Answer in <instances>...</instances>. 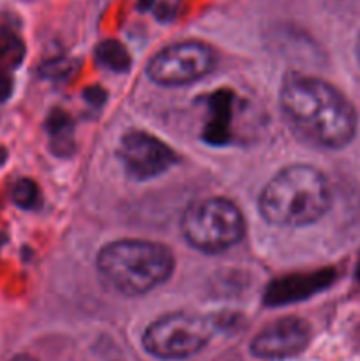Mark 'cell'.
Wrapping results in <instances>:
<instances>
[{
  "label": "cell",
  "instance_id": "603a6c76",
  "mask_svg": "<svg viewBox=\"0 0 360 361\" xmlns=\"http://www.w3.org/2000/svg\"><path fill=\"white\" fill-rule=\"evenodd\" d=\"M4 240H6V238H4V235H2V233H0V247H2V243H4Z\"/></svg>",
  "mask_w": 360,
  "mask_h": 361
},
{
  "label": "cell",
  "instance_id": "2e32d148",
  "mask_svg": "<svg viewBox=\"0 0 360 361\" xmlns=\"http://www.w3.org/2000/svg\"><path fill=\"white\" fill-rule=\"evenodd\" d=\"M11 94H13V80H11L9 74L0 71V102L7 101Z\"/></svg>",
  "mask_w": 360,
  "mask_h": 361
},
{
  "label": "cell",
  "instance_id": "7c38bea8",
  "mask_svg": "<svg viewBox=\"0 0 360 361\" xmlns=\"http://www.w3.org/2000/svg\"><path fill=\"white\" fill-rule=\"evenodd\" d=\"M95 60L113 73H126L131 67V56L126 46L115 39H106L95 48Z\"/></svg>",
  "mask_w": 360,
  "mask_h": 361
},
{
  "label": "cell",
  "instance_id": "5bb4252c",
  "mask_svg": "<svg viewBox=\"0 0 360 361\" xmlns=\"http://www.w3.org/2000/svg\"><path fill=\"white\" fill-rule=\"evenodd\" d=\"M11 200L16 207L23 208V210H34L41 204V192L34 180L30 178H20L14 182L13 189H11Z\"/></svg>",
  "mask_w": 360,
  "mask_h": 361
},
{
  "label": "cell",
  "instance_id": "ac0fdd59",
  "mask_svg": "<svg viewBox=\"0 0 360 361\" xmlns=\"http://www.w3.org/2000/svg\"><path fill=\"white\" fill-rule=\"evenodd\" d=\"M88 92H92V95H87V99H88V101H90V102H94V104H95V102H102V101H104L106 94H104V92H102L99 87L88 88Z\"/></svg>",
  "mask_w": 360,
  "mask_h": 361
},
{
  "label": "cell",
  "instance_id": "9c48e42d",
  "mask_svg": "<svg viewBox=\"0 0 360 361\" xmlns=\"http://www.w3.org/2000/svg\"><path fill=\"white\" fill-rule=\"evenodd\" d=\"M334 281V271L320 270L313 274L289 275V277L277 279L267 288L265 302L268 305H286V303L299 302L307 298L321 289L328 288Z\"/></svg>",
  "mask_w": 360,
  "mask_h": 361
},
{
  "label": "cell",
  "instance_id": "5b68a950",
  "mask_svg": "<svg viewBox=\"0 0 360 361\" xmlns=\"http://www.w3.org/2000/svg\"><path fill=\"white\" fill-rule=\"evenodd\" d=\"M212 323L193 312L164 314L150 323L141 337L145 351L159 360H186L208 344Z\"/></svg>",
  "mask_w": 360,
  "mask_h": 361
},
{
  "label": "cell",
  "instance_id": "3957f363",
  "mask_svg": "<svg viewBox=\"0 0 360 361\" xmlns=\"http://www.w3.org/2000/svg\"><path fill=\"white\" fill-rule=\"evenodd\" d=\"M95 264L115 291L141 296L169 281L175 271V256L159 242L124 238L102 247Z\"/></svg>",
  "mask_w": 360,
  "mask_h": 361
},
{
  "label": "cell",
  "instance_id": "7a4b0ae2",
  "mask_svg": "<svg viewBox=\"0 0 360 361\" xmlns=\"http://www.w3.org/2000/svg\"><path fill=\"white\" fill-rule=\"evenodd\" d=\"M332 192L321 171L293 164L275 173L258 197L260 215L279 228H306L328 212Z\"/></svg>",
  "mask_w": 360,
  "mask_h": 361
},
{
  "label": "cell",
  "instance_id": "ffe728a7",
  "mask_svg": "<svg viewBox=\"0 0 360 361\" xmlns=\"http://www.w3.org/2000/svg\"><path fill=\"white\" fill-rule=\"evenodd\" d=\"M11 361H37V360L32 358V356H28V355H20V356H14Z\"/></svg>",
  "mask_w": 360,
  "mask_h": 361
},
{
  "label": "cell",
  "instance_id": "44dd1931",
  "mask_svg": "<svg viewBox=\"0 0 360 361\" xmlns=\"http://www.w3.org/2000/svg\"><path fill=\"white\" fill-rule=\"evenodd\" d=\"M6 159H7L6 150H4V148H0V164H4V162H6Z\"/></svg>",
  "mask_w": 360,
  "mask_h": 361
},
{
  "label": "cell",
  "instance_id": "4fadbf2b",
  "mask_svg": "<svg viewBox=\"0 0 360 361\" xmlns=\"http://www.w3.org/2000/svg\"><path fill=\"white\" fill-rule=\"evenodd\" d=\"M25 56V44L14 32L0 30V66L4 69H14Z\"/></svg>",
  "mask_w": 360,
  "mask_h": 361
},
{
  "label": "cell",
  "instance_id": "e0dca14e",
  "mask_svg": "<svg viewBox=\"0 0 360 361\" xmlns=\"http://www.w3.org/2000/svg\"><path fill=\"white\" fill-rule=\"evenodd\" d=\"M155 14H157L159 20L164 21V20H169V18L173 16V11H172V7L168 6V4H161V6L155 9Z\"/></svg>",
  "mask_w": 360,
  "mask_h": 361
},
{
  "label": "cell",
  "instance_id": "cb8c5ba5",
  "mask_svg": "<svg viewBox=\"0 0 360 361\" xmlns=\"http://www.w3.org/2000/svg\"><path fill=\"white\" fill-rule=\"evenodd\" d=\"M359 279H360V263H359Z\"/></svg>",
  "mask_w": 360,
  "mask_h": 361
},
{
  "label": "cell",
  "instance_id": "7402d4cb",
  "mask_svg": "<svg viewBox=\"0 0 360 361\" xmlns=\"http://www.w3.org/2000/svg\"><path fill=\"white\" fill-rule=\"evenodd\" d=\"M356 60H359V63H360V35H359V39H356Z\"/></svg>",
  "mask_w": 360,
  "mask_h": 361
},
{
  "label": "cell",
  "instance_id": "ba28073f",
  "mask_svg": "<svg viewBox=\"0 0 360 361\" xmlns=\"http://www.w3.org/2000/svg\"><path fill=\"white\" fill-rule=\"evenodd\" d=\"M311 341L307 321L286 316L267 324L251 342V353L261 360H284L299 355Z\"/></svg>",
  "mask_w": 360,
  "mask_h": 361
},
{
  "label": "cell",
  "instance_id": "d6986e66",
  "mask_svg": "<svg viewBox=\"0 0 360 361\" xmlns=\"http://www.w3.org/2000/svg\"><path fill=\"white\" fill-rule=\"evenodd\" d=\"M155 4V0H138V9L140 11H148L152 9V6Z\"/></svg>",
  "mask_w": 360,
  "mask_h": 361
},
{
  "label": "cell",
  "instance_id": "6da1fadb",
  "mask_svg": "<svg viewBox=\"0 0 360 361\" xmlns=\"http://www.w3.org/2000/svg\"><path fill=\"white\" fill-rule=\"evenodd\" d=\"M279 104L292 129L314 147L337 150L355 137V108L342 92L321 78L286 74L279 90Z\"/></svg>",
  "mask_w": 360,
  "mask_h": 361
},
{
  "label": "cell",
  "instance_id": "52a82bcc",
  "mask_svg": "<svg viewBox=\"0 0 360 361\" xmlns=\"http://www.w3.org/2000/svg\"><path fill=\"white\" fill-rule=\"evenodd\" d=\"M116 155L126 171L141 182L162 175L179 161L168 145L145 130H129L124 134Z\"/></svg>",
  "mask_w": 360,
  "mask_h": 361
},
{
  "label": "cell",
  "instance_id": "277c9868",
  "mask_svg": "<svg viewBox=\"0 0 360 361\" xmlns=\"http://www.w3.org/2000/svg\"><path fill=\"white\" fill-rule=\"evenodd\" d=\"M180 229L193 249L203 254H219L235 247L244 238L246 219L233 201L207 197L184 212Z\"/></svg>",
  "mask_w": 360,
  "mask_h": 361
},
{
  "label": "cell",
  "instance_id": "8992f818",
  "mask_svg": "<svg viewBox=\"0 0 360 361\" xmlns=\"http://www.w3.org/2000/svg\"><path fill=\"white\" fill-rule=\"evenodd\" d=\"M215 63L217 55L210 46L184 41L155 53L147 66V76L162 87H184L208 76Z\"/></svg>",
  "mask_w": 360,
  "mask_h": 361
},
{
  "label": "cell",
  "instance_id": "30bf717a",
  "mask_svg": "<svg viewBox=\"0 0 360 361\" xmlns=\"http://www.w3.org/2000/svg\"><path fill=\"white\" fill-rule=\"evenodd\" d=\"M212 116L205 127V140L208 143L222 145L229 140V122H232L233 95L229 92L221 90L210 95Z\"/></svg>",
  "mask_w": 360,
  "mask_h": 361
},
{
  "label": "cell",
  "instance_id": "9a60e30c",
  "mask_svg": "<svg viewBox=\"0 0 360 361\" xmlns=\"http://www.w3.org/2000/svg\"><path fill=\"white\" fill-rule=\"evenodd\" d=\"M76 71V62L67 56H59V59L46 60L41 67H39V74L46 80H64V78H69L71 74Z\"/></svg>",
  "mask_w": 360,
  "mask_h": 361
},
{
  "label": "cell",
  "instance_id": "8fae6325",
  "mask_svg": "<svg viewBox=\"0 0 360 361\" xmlns=\"http://www.w3.org/2000/svg\"><path fill=\"white\" fill-rule=\"evenodd\" d=\"M46 129L52 137V148L56 155H69L74 150L73 126L69 122V116L56 109L49 115Z\"/></svg>",
  "mask_w": 360,
  "mask_h": 361
}]
</instances>
